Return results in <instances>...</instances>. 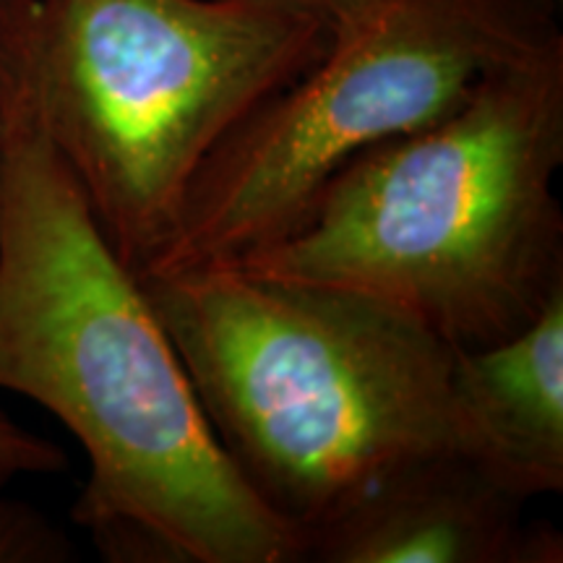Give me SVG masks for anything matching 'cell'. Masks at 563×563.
<instances>
[{"mask_svg": "<svg viewBox=\"0 0 563 563\" xmlns=\"http://www.w3.org/2000/svg\"><path fill=\"white\" fill-rule=\"evenodd\" d=\"M561 37L553 0H373L217 146L146 272L277 241L352 157L441 121L493 70Z\"/></svg>", "mask_w": 563, "mask_h": 563, "instance_id": "cell-5", "label": "cell"}, {"mask_svg": "<svg viewBox=\"0 0 563 563\" xmlns=\"http://www.w3.org/2000/svg\"><path fill=\"white\" fill-rule=\"evenodd\" d=\"M561 165L563 37L493 70L441 121L352 157L285 235L232 264L485 347L563 292Z\"/></svg>", "mask_w": 563, "mask_h": 563, "instance_id": "cell-2", "label": "cell"}, {"mask_svg": "<svg viewBox=\"0 0 563 563\" xmlns=\"http://www.w3.org/2000/svg\"><path fill=\"white\" fill-rule=\"evenodd\" d=\"M329 45L272 0H34L42 115L112 249L144 274L217 146Z\"/></svg>", "mask_w": 563, "mask_h": 563, "instance_id": "cell-4", "label": "cell"}, {"mask_svg": "<svg viewBox=\"0 0 563 563\" xmlns=\"http://www.w3.org/2000/svg\"><path fill=\"white\" fill-rule=\"evenodd\" d=\"M462 452L410 460L376 477L306 538L319 563H561L551 525Z\"/></svg>", "mask_w": 563, "mask_h": 563, "instance_id": "cell-6", "label": "cell"}, {"mask_svg": "<svg viewBox=\"0 0 563 563\" xmlns=\"http://www.w3.org/2000/svg\"><path fill=\"white\" fill-rule=\"evenodd\" d=\"M34 0H0V389L79 441L76 525L118 563H295L302 540L211 431L136 269L47 131Z\"/></svg>", "mask_w": 563, "mask_h": 563, "instance_id": "cell-1", "label": "cell"}, {"mask_svg": "<svg viewBox=\"0 0 563 563\" xmlns=\"http://www.w3.org/2000/svg\"><path fill=\"white\" fill-rule=\"evenodd\" d=\"M70 538L30 504L0 498V563H66Z\"/></svg>", "mask_w": 563, "mask_h": 563, "instance_id": "cell-8", "label": "cell"}, {"mask_svg": "<svg viewBox=\"0 0 563 563\" xmlns=\"http://www.w3.org/2000/svg\"><path fill=\"white\" fill-rule=\"evenodd\" d=\"M460 446L522 501L563 490V292L525 329L456 350Z\"/></svg>", "mask_w": 563, "mask_h": 563, "instance_id": "cell-7", "label": "cell"}, {"mask_svg": "<svg viewBox=\"0 0 563 563\" xmlns=\"http://www.w3.org/2000/svg\"><path fill=\"white\" fill-rule=\"evenodd\" d=\"M272 3L287 5V9L308 13V16L323 21V24L332 30L334 24L350 19L352 13H357L365 5L373 3V0H272Z\"/></svg>", "mask_w": 563, "mask_h": 563, "instance_id": "cell-10", "label": "cell"}, {"mask_svg": "<svg viewBox=\"0 0 563 563\" xmlns=\"http://www.w3.org/2000/svg\"><path fill=\"white\" fill-rule=\"evenodd\" d=\"M66 467L58 443L26 431L0 410V490L24 475H55Z\"/></svg>", "mask_w": 563, "mask_h": 563, "instance_id": "cell-9", "label": "cell"}, {"mask_svg": "<svg viewBox=\"0 0 563 563\" xmlns=\"http://www.w3.org/2000/svg\"><path fill=\"white\" fill-rule=\"evenodd\" d=\"M139 277L224 454L300 534L302 555L376 477L462 452L456 347L407 316L232 262Z\"/></svg>", "mask_w": 563, "mask_h": 563, "instance_id": "cell-3", "label": "cell"}]
</instances>
